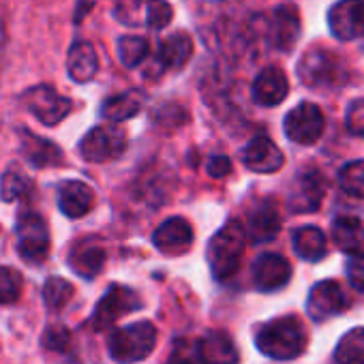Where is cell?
<instances>
[{"label":"cell","mask_w":364,"mask_h":364,"mask_svg":"<svg viewBox=\"0 0 364 364\" xmlns=\"http://www.w3.org/2000/svg\"><path fill=\"white\" fill-rule=\"evenodd\" d=\"M255 345L272 360H294L304 351L306 334L298 317L285 315L262 326L255 336Z\"/></svg>","instance_id":"6da1fadb"},{"label":"cell","mask_w":364,"mask_h":364,"mask_svg":"<svg viewBox=\"0 0 364 364\" xmlns=\"http://www.w3.org/2000/svg\"><path fill=\"white\" fill-rule=\"evenodd\" d=\"M245 242L247 234L238 221H230L213 236L208 245V264L217 281H230L238 272L245 255Z\"/></svg>","instance_id":"7a4b0ae2"},{"label":"cell","mask_w":364,"mask_h":364,"mask_svg":"<svg viewBox=\"0 0 364 364\" xmlns=\"http://www.w3.org/2000/svg\"><path fill=\"white\" fill-rule=\"evenodd\" d=\"M156 345V328L150 321H137L118 328L109 336V355L118 364H135L146 360Z\"/></svg>","instance_id":"3957f363"},{"label":"cell","mask_w":364,"mask_h":364,"mask_svg":"<svg viewBox=\"0 0 364 364\" xmlns=\"http://www.w3.org/2000/svg\"><path fill=\"white\" fill-rule=\"evenodd\" d=\"M127 150V135L114 124L95 127L80 141V154L90 163H107L118 159Z\"/></svg>","instance_id":"277c9868"},{"label":"cell","mask_w":364,"mask_h":364,"mask_svg":"<svg viewBox=\"0 0 364 364\" xmlns=\"http://www.w3.org/2000/svg\"><path fill=\"white\" fill-rule=\"evenodd\" d=\"M298 75L311 88L334 86L343 77V65L336 54H332L323 48H313L300 58Z\"/></svg>","instance_id":"5b68a950"},{"label":"cell","mask_w":364,"mask_h":364,"mask_svg":"<svg viewBox=\"0 0 364 364\" xmlns=\"http://www.w3.org/2000/svg\"><path fill=\"white\" fill-rule=\"evenodd\" d=\"M22 103L46 127H54L63 122L73 107L67 97L58 95L52 86H46V84L28 88L22 95Z\"/></svg>","instance_id":"8992f818"},{"label":"cell","mask_w":364,"mask_h":364,"mask_svg":"<svg viewBox=\"0 0 364 364\" xmlns=\"http://www.w3.org/2000/svg\"><path fill=\"white\" fill-rule=\"evenodd\" d=\"M18 251L31 264H41L50 253V230L41 215L24 213L18 219Z\"/></svg>","instance_id":"52a82bcc"},{"label":"cell","mask_w":364,"mask_h":364,"mask_svg":"<svg viewBox=\"0 0 364 364\" xmlns=\"http://www.w3.org/2000/svg\"><path fill=\"white\" fill-rule=\"evenodd\" d=\"M139 306H141V300L133 289H129L124 285H112L95 309L92 326H95V330H105V328L114 326L122 315L137 311Z\"/></svg>","instance_id":"ba28073f"},{"label":"cell","mask_w":364,"mask_h":364,"mask_svg":"<svg viewBox=\"0 0 364 364\" xmlns=\"http://www.w3.org/2000/svg\"><path fill=\"white\" fill-rule=\"evenodd\" d=\"M323 114L315 103H300L285 116V135L296 144H315L323 133Z\"/></svg>","instance_id":"9c48e42d"},{"label":"cell","mask_w":364,"mask_h":364,"mask_svg":"<svg viewBox=\"0 0 364 364\" xmlns=\"http://www.w3.org/2000/svg\"><path fill=\"white\" fill-rule=\"evenodd\" d=\"M326 196V180L317 169H304L296 176L287 196L291 213H315Z\"/></svg>","instance_id":"30bf717a"},{"label":"cell","mask_w":364,"mask_h":364,"mask_svg":"<svg viewBox=\"0 0 364 364\" xmlns=\"http://www.w3.org/2000/svg\"><path fill=\"white\" fill-rule=\"evenodd\" d=\"M328 24L341 41L364 37V0H338L328 14Z\"/></svg>","instance_id":"8fae6325"},{"label":"cell","mask_w":364,"mask_h":364,"mask_svg":"<svg viewBox=\"0 0 364 364\" xmlns=\"http://www.w3.org/2000/svg\"><path fill=\"white\" fill-rule=\"evenodd\" d=\"M347 306V296L336 281L317 283L306 300V313L313 321H326Z\"/></svg>","instance_id":"7c38bea8"},{"label":"cell","mask_w":364,"mask_h":364,"mask_svg":"<svg viewBox=\"0 0 364 364\" xmlns=\"http://www.w3.org/2000/svg\"><path fill=\"white\" fill-rule=\"evenodd\" d=\"M193 238V228L187 219L171 217L156 228V232L152 234V245L165 255H182L191 249Z\"/></svg>","instance_id":"4fadbf2b"},{"label":"cell","mask_w":364,"mask_h":364,"mask_svg":"<svg viewBox=\"0 0 364 364\" xmlns=\"http://www.w3.org/2000/svg\"><path fill=\"white\" fill-rule=\"evenodd\" d=\"M196 360L200 364H238L240 355L232 336L223 330H210L196 345Z\"/></svg>","instance_id":"5bb4252c"},{"label":"cell","mask_w":364,"mask_h":364,"mask_svg":"<svg viewBox=\"0 0 364 364\" xmlns=\"http://www.w3.org/2000/svg\"><path fill=\"white\" fill-rule=\"evenodd\" d=\"M291 277V266L283 255L264 253L253 264V283L259 291H277L287 285Z\"/></svg>","instance_id":"9a60e30c"},{"label":"cell","mask_w":364,"mask_h":364,"mask_svg":"<svg viewBox=\"0 0 364 364\" xmlns=\"http://www.w3.org/2000/svg\"><path fill=\"white\" fill-rule=\"evenodd\" d=\"M242 161L251 171L257 173H272L277 169L283 167V152L277 148V144L266 137V135H257L253 137L245 150H242Z\"/></svg>","instance_id":"2e32d148"},{"label":"cell","mask_w":364,"mask_h":364,"mask_svg":"<svg viewBox=\"0 0 364 364\" xmlns=\"http://www.w3.org/2000/svg\"><path fill=\"white\" fill-rule=\"evenodd\" d=\"M300 37V14L294 3H283L272 14L270 39L272 46L281 52H289Z\"/></svg>","instance_id":"e0dca14e"},{"label":"cell","mask_w":364,"mask_h":364,"mask_svg":"<svg viewBox=\"0 0 364 364\" xmlns=\"http://www.w3.org/2000/svg\"><path fill=\"white\" fill-rule=\"evenodd\" d=\"M289 92V82L287 75L279 67H266L253 82L251 95L257 105L264 107H274L279 105Z\"/></svg>","instance_id":"ac0fdd59"},{"label":"cell","mask_w":364,"mask_h":364,"mask_svg":"<svg viewBox=\"0 0 364 364\" xmlns=\"http://www.w3.org/2000/svg\"><path fill=\"white\" fill-rule=\"evenodd\" d=\"M95 206V191L82 180H67L58 189V208L69 219L88 215Z\"/></svg>","instance_id":"d6986e66"},{"label":"cell","mask_w":364,"mask_h":364,"mask_svg":"<svg viewBox=\"0 0 364 364\" xmlns=\"http://www.w3.org/2000/svg\"><path fill=\"white\" fill-rule=\"evenodd\" d=\"M22 152H24L26 161L37 169L63 163V152L56 144H52L50 139L39 137L26 129L22 131Z\"/></svg>","instance_id":"ffe728a7"},{"label":"cell","mask_w":364,"mask_h":364,"mask_svg":"<svg viewBox=\"0 0 364 364\" xmlns=\"http://www.w3.org/2000/svg\"><path fill=\"white\" fill-rule=\"evenodd\" d=\"M67 71L77 84L90 82L99 71V58L88 41H75L67 56Z\"/></svg>","instance_id":"44dd1931"},{"label":"cell","mask_w":364,"mask_h":364,"mask_svg":"<svg viewBox=\"0 0 364 364\" xmlns=\"http://www.w3.org/2000/svg\"><path fill=\"white\" fill-rule=\"evenodd\" d=\"M249 236L253 242H270L281 232V217L272 204H259L249 215Z\"/></svg>","instance_id":"7402d4cb"},{"label":"cell","mask_w":364,"mask_h":364,"mask_svg":"<svg viewBox=\"0 0 364 364\" xmlns=\"http://www.w3.org/2000/svg\"><path fill=\"white\" fill-rule=\"evenodd\" d=\"M193 56V41L187 33H173L161 43L159 60L165 69H182Z\"/></svg>","instance_id":"603a6c76"},{"label":"cell","mask_w":364,"mask_h":364,"mask_svg":"<svg viewBox=\"0 0 364 364\" xmlns=\"http://www.w3.org/2000/svg\"><path fill=\"white\" fill-rule=\"evenodd\" d=\"M332 238L343 253L355 255L364 251V225L360 219L341 217L332 225Z\"/></svg>","instance_id":"cb8c5ba5"},{"label":"cell","mask_w":364,"mask_h":364,"mask_svg":"<svg viewBox=\"0 0 364 364\" xmlns=\"http://www.w3.org/2000/svg\"><path fill=\"white\" fill-rule=\"evenodd\" d=\"M294 251L298 257L306 259V262H317L326 255L328 251V242L326 236L319 228H300L294 232Z\"/></svg>","instance_id":"d4e9b609"},{"label":"cell","mask_w":364,"mask_h":364,"mask_svg":"<svg viewBox=\"0 0 364 364\" xmlns=\"http://www.w3.org/2000/svg\"><path fill=\"white\" fill-rule=\"evenodd\" d=\"M103 264H105V251L97 245H82L69 257V266L82 279H95L101 272Z\"/></svg>","instance_id":"484cf974"},{"label":"cell","mask_w":364,"mask_h":364,"mask_svg":"<svg viewBox=\"0 0 364 364\" xmlns=\"http://www.w3.org/2000/svg\"><path fill=\"white\" fill-rule=\"evenodd\" d=\"M141 109V97L137 92L114 95L101 105V116L109 122H124Z\"/></svg>","instance_id":"4316f807"},{"label":"cell","mask_w":364,"mask_h":364,"mask_svg":"<svg viewBox=\"0 0 364 364\" xmlns=\"http://www.w3.org/2000/svg\"><path fill=\"white\" fill-rule=\"evenodd\" d=\"M336 364H364V328L349 330L336 345Z\"/></svg>","instance_id":"83f0119b"},{"label":"cell","mask_w":364,"mask_h":364,"mask_svg":"<svg viewBox=\"0 0 364 364\" xmlns=\"http://www.w3.org/2000/svg\"><path fill=\"white\" fill-rule=\"evenodd\" d=\"M150 54V46L144 37H122L118 41V56L120 63L129 69L139 67Z\"/></svg>","instance_id":"f1b7e54d"},{"label":"cell","mask_w":364,"mask_h":364,"mask_svg":"<svg viewBox=\"0 0 364 364\" xmlns=\"http://www.w3.org/2000/svg\"><path fill=\"white\" fill-rule=\"evenodd\" d=\"M73 285L63 277H50L43 285V302L50 311L63 309L73 298Z\"/></svg>","instance_id":"f546056e"},{"label":"cell","mask_w":364,"mask_h":364,"mask_svg":"<svg viewBox=\"0 0 364 364\" xmlns=\"http://www.w3.org/2000/svg\"><path fill=\"white\" fill-rule=\"evenodd\" d=\"M33 191V182L18 171H7L0 180V198L5 202H16V200H24L28 198Z\"/></svg>","instance_id":"4dcf8cb0"},{"label":"cell","mask_w":364,"mask_h":364,"mask_svg":"<svg viewBox=\"0 0 364 364\" xmlns=\"http://www.w3.org/2000/svg\"><path fill=\"white\" fill-rule=\"evenodd\" d=\"M338 185L345 193L364 200V161L347 163L338 171Z\"/></svg>","instance_id":"1f68e13d"},{"label":"cell","mask_w":364,"mask_h":364,"mask_svg":"<svg viewBox=\"0 0 364 364\" xmlns=\"http://www.w3.org/2000/svg\"><path fill=\"white\" fill-rule=\"evenodd\" d=\"M22 294V277L18 270L0 268V304H14Z\"/></svg>","instance_id":"d6a6232c"},{"label":"cell","mask_w":364,"mask_h":364,"mask_svg":"<svg viewBox=\"0 0 364 364\" xmlns=\"http://www.w3.org/2000/svg\"><path fill=\"white\" fill-rule=\"evenodd\" d=\"M173 18V11L171 7L165 3V0H148L146 5V24L152 28V31H161L165 28Z\"/></svg>","instance_id":"836d02e7"},{"label":"cell","mask_w":364,"mask_h":364,"mask_svg":"<svg viewBox=\"0 0 364 364\" xmlns=\"http://www.w3.org/2000/svg\"><path fill=\"white\" fill-rule=\"evenodd\" d=\"M43 345L50 351H67L71 347V332L63 326H48V330L43 332Z\"/></svg>","instance_id":"e575fe53"},{"label":"cell","mask_w":364,"mask_h":364,"mask_svg":"<svg viewBox=\"0 0 364 364\" xmlns=\"http://www.w3.org/2000/svg\"><path fill=\"white\" fill-rule=\"evenodd\" d=\"M345 272H347V279H349L351 287H353L358 294H364V253L351 255V257L347 259Z\"/></svg>","instance_id":"d590c367"},{"label":"cell","mask_w":364,"mask_h":364,"mask_svg":"<svg viewBox=\"0 0 364 364\" xmlns=\"http://www.w3.org/2000/svg\"><path fill=\"white\" fill-rule=\"evenodd\" d=\"M345 122H347V129H349L353 135L364 137V99H358V101H353V103L347 107Z\"/></svg>","instance_id":"8d00e7d4"},{"label":"cell","mask_w":364,"mask_h":364,"mask_svg":"<svg viewBox=\"0 0 364 364\" xmlns=\"http://www.w3.org/2000/svg\"><path fill=\"white\" fill-rule=\"evenodd\" d=\"M206 171L213 176V178H223L232 171V161L225 156V154H215L208 159L206 163Z\"/></svg>","instance_id":"74e56055"},{"label":"cell","mask_w":364,"mask_h":364,"mask_svg":"<svg viewBox=\"0 0 364 364\" xmlns=\"http://www.w3.org/2000/svg\"><path fill=\"white\" fill-rule=\"evenodd\" d=\"M167 364H198L196 362V351L187 349L185 345H178L176 351L171 353V358L167 360Z\"/></svg>","instance_id":"f35d334b"},{"label":"cell","mask_w":364,"mask_h":364,"mask_svg":"<svg viewBox=\"0 0 364 364\" xmlns=\"http://www.w3.org/2000/svg\"><path fill=\"white\" fill-rule=\"evenodd\" d=\"M92 5H95V0H80V3H77V7H75V22H80L90 9H92Z\"/></svg>","instance_id":"ab89813d"}]
</instances>
